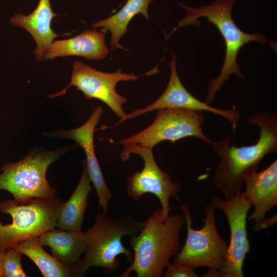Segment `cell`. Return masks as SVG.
<instances>
[{
	"mask_svg": "<svg viewBox=\"0 0 277 277\" xmlns=\"http://www.w3.org/2000/svg\"><path fill=\"white\" fill-rule=\"evenodd\" d=\"M247 123L260 128L255 144L238 147L231 146V136L229 135L210 144L220 158L213 181L226 200L241 192L244 176L257 170L266 155L277 152V117L274 113L264 111L253 114L248 117Z\"/></svg>",
	"mask_w": 277,
	"mask_h": 277,
	"instance_id": "obj_1",
	"label": "cell"
},
{
	"mask_svg": "<svg viewBox=\"0 0 277 277\" xmlns=\"http://www.w3.org/2000/svg\"><path fill=\"white\" fill-rule=\"evenodd\" d=\"M103 113V107H97L87 121L76 129L58 130L50 135L74 141L84 150L86 156L87 172L98 197V209L107 213L109 210L108 203L112 198V193L107 187L96 156L94 146V132Z\"/></svg>",
	"mask_w": 277,
	"mask_h": 277,
	"instance_id": "obj_13",
	"label": "cell"
},
{
	"mask_svg": "<svg viewBox=\"0 0 277 277\" xmlns=\"http://www.w3.org/2000/svg\"><path fill=\"white\" fill-rule=\"evenodd\" d=\"M56 16L52 11L50 0H39L36 7L29 14L25 15L17 12L9 19L11 24L24 28L32 36L36 44L33 53L37 61L44 60L45 51L54 38L71 34H58L54 32L51 23Z\"/></svg>",
	"mask_w": 277,
	"mask_h": 277,
	"instance_id": "obj_16",
	"label": "cell"
},
{
	"mask_svg": "<svg viewBox=\"0 0 277 277\" xmlns=\"http://www.w3.org/2000/svg\"><path fill=\"white\" fill-rule=\"evenodd\" d=\"M152 149L137 144L124 145L121 153L122 161H126L130 154H136L141 156L144 162L142 171L135 172L127 178L126 189L129 197L135 201L145 193L155 195L161 202L163 215L165 218L171 210L170 198L180 192L181 186L179 183L173 182L169 174L158 166Z\"/></svg>",
	"mask_w": 277,
	"mask_h": 277,
	"instance_id": "obj_10",
	"label": "cell"
},
{
	"mask_svg": "<svg viewBox=\"0 0 277 277\" xmlns=\"http://www.w3.org/2000/svg\"><path fill=\"white\" fill-rule=\"evenodd\" d=\"M63 203L55 196L0 202V212L12 218L10 224L0 223V250L15 248L24 240L54 228Z\"/></svg>",
	"mask_w": 277,
	"mask_h": 277,
	"instance_id": "obj_5",
	"label": "cell"
},
{
	"mask_svg": "<svg viewBox=\"0 0 277 277\" xmlns=\"http://www.w3.org/2000/svg\"><path fill=\"white\" fill-rule=\"evenodd\" d=\"M109 51L105 35L95 29H87L71 38L54 39L47 47L44 60L78 56L85 60L100 61L107 56Z\"/></svg>",
	"mask_w": 277,
	"mask_h": 277,
	"instance_id": "obj_15",
	"label": "cell"
},
{
	"mask_svg": "<svg viewBox=\"0 0 277 277\" xmlns=\"http://www.w3.org/2000/svg\"><path fill=\"white\" fill-rule=\"evenodd\" d=\"M27 256L39 269L44 277H72L71 266L62 264L46 252L39 245L37 236L28 238L15 248Z\"/></svg>",
	"mask_w": 277,
	"mask_h": 277,
	"instance_id": "obj_20",
	"label": "cell"
},
{
	"mask_svg": "<svg viewBox=\"0 0 277 277\" xmlns=\"http://www.w3.org/2000/svg\"><path fill=\"white\" fill-rule=\"evenodd\" d=\"M276 221V215H273L272 217L269 218L266 221L265 219L258 222H255V224L253 226L254 231L261 230L262 229H266L271 226Z\"/></svg>",
	"mask_w": 277,
	"mask_h": 277,
	"instance_id": "obj_23",
	"label": "cell"
},
{
	"mask_svg": "<svg viewBox=\"0 0 277 277\" xmlns=\"http://www.w3.org/2000/svg\"><path fill=\"white\" fill-rule=\"evenodd\" d=\"M247 200L254 207L249 220L258 222L277 205V160L263 170L252 171L243 179Z\"/></svg>",
	"mask_w": 277,
	"mask_h": 277,
	"instance_id": "obj_14",
	"label": "cell"
},
{
	"mask_svg": "<svg viewBox=\"0 0 277 277\" xmlns=\"http://www.w3.org/2000/svg\"><path fill=\"white\" fill-rule=\"evenodd\" d=\"M210 204L215 210L223 212L230 232L225 266L219 271V277H243L244 262L250 250L246 223L252 206L242 191L229 200L215 196Z\"/></svg>",
	"mask_w": 277,
	"mask_h": 277,
	"instance_id": "obj_11",
	"label": "cell"
},
{
	"mask_svg": "<svg viewBox=\"0 0 277 277\" xmlns=\"http://www.w3.org/2000/svg\"><path fill=\"white\" fill-rule=\"evenodd\" d=\"M144 221H137L131 215L113 219L103 211L98 213L93 226L84 232L86 243L85 255L71 266L72 277H83L91 267H100L107 274L118 269L120 262L116 256L124 254L129 262L133 259L131 250L122 243L124 235L138 233Z\"/></svg>",
	"mask_w": 277,
	"mask_h": 277,
	"instance_id": "obj_4",
	"label": "cell"
},
{
	"mask_svg": "<svg viewBox=\"0 0 277 277\" xmlns=\"http://www.w3.org/2000/svg\"><path fill=\"white\" fill-rule=\"evenodd\" d=\"M185 223L184 216L165 218L162 209L155 210L144 222L140 233L131 236L133 259L121 276L128 277L135 272L137 277H162L171 258L180 251V232Z\"/></svg>",
	"mask_w": 277,
	"mask_h": 277,
	"instance_id": "obj_2",
	"label": "cell"
},
{
	"mask_svg": "<svg viewBox=\"0 0 277 277\" xmlns=\"http://www.w3.org/2000/svg\"><path fill=\"white\" fill-rule=\"evenodd\" d=\"M176 56L173 53L169 63L170 76L166 88L162 94L153 103L146 107L134 109L120 119L114 125L108 126L114 128L127 120L132 119L146 113L164 108H185L199 111H206L219 115L227 120L233 129L238 125L241 113L235 106L232 109L224 110L211 107L192 95L184 86L178 75L176 67Z\"/></svg>",
	"mask_w": 277,
	"mask_h": 277,
	"instance_id": "obj_12",
	"label": "cell"
},
{
	"mask_svg": "<svg viewBox=\"0 0 277 277\" xmlns=\"http://www.w3.org/2000/svg\"><path fill=\"white\" fill-rule=\"evenodd\" d=\"M165 277H197L194 269L183 264L170 262L166 267Z\"/></svg>",
	"mask_w": 277,
	"mask_h": 277,
	"instance_id": "obj_22",
	"label": "cell"
},
{
	"mask_svg": "<svg viewBox=\"0 0 277 277\" xmlns=\"http://www.w3.org/2000/svg\"><path fill=\"white\" fill-rule=\"evenodd\" d=\"M83 170L80 180L69 200L61 206L56 226L60 229L81 231L84 214L88 204L87 197L93 189L91 186L86 160L83 161Z\"/></svg>",
	"mask_w": 277,
	"mask_h": 277,
	"instance_id": "obj_18",
	"label": "cell"
},
{
	"mask_svg": "<svg viewBox=\"0 0 277 277\" xmlns=\"http://www.w3.org/2000/svg\"><path fill=\"white\" fill-rule=\"evenodd\" d=\"M42 247L51 248L52 256L63 264L72 266L81 260L86 250L84 232L55 229L54 228L37 236Z\"/></svg>",
	"mask_w": 277,
	"mask_h": 277,
	"instance_id": "obj_17",
	"label": "cell"
},
{
	"mask_svg": "<svg viewBox=\"0 0 277 277\" xmlns=\"http://www.w3.org/2000/svg\"><path fill=\"white\" fill-rule=\"evenodd\" d=\"M3 252L0 250V277H2V259L3 255Z\"/></svg>",
	"mask_w": 277,
	"mask_h": 277,
	"instance_id": "obj_24",
	"label": "cell"
},
{
	"mask_svg": "<svg viewBox=\"0 0 277 277\" xmlns=\"http://www.w3.org/2000/svg\"><path fill=\"white\" fill-rule=\"evenodd\" d=\"M180 203L187 225V238L184 246L176 254L173 263L183 264L194 269L207 267L209 270L222 271L228 249L227 242L220 235L216 226L215 209L206 205L204 224L200 229L192 228L193 221L188 205Z\"/></svg>",
	"mask_w": 277,
	"mask_h": 277,
	"instance_id": "obj_6",
	"label": "cell"
},
{
	"mask_svg": "<svg viewBox=\"0 0 277 277\" xmlns=\"http://www.w3.org/2000/svg\"><path fill=\"white\" fill-rule=\"evenodd\" d=\"M67 151L65 148L33 151L18 162L3 164L0 189L9 192L16 200L55 196L57 192L50 185L46 172L49 165Z\"/></svg>",
	"mask_w": 277,
	"mask_h": 277,
	"instance_id": "obj_7",
	"label": "cell"
},
{
	"mask_svg": "<svg viewBox=\"0 0 277 277\" xmlns=\"http://www.w3.org/2000/svg\"><path fill=\"white\" fill-rule=\"evenodd\" d=\"M154 121L147 128L118 144H137L152 148L164 141L172 143L179 140L195 136L210 145L212 141L203 131L205 117L202 111L185 108H164L157 110Z\"/></svg>",
	"mask_w": 277,
	"mask_h": 277,
	"instance_id": "obj_8",
	"label": "cell"
},
{
	"mask_svg": "<svg viewBox=\"0 0 277 277\" xmlns=\"http://www.w3.org/2000/svg\"><path fill=\"white\" fill-rule=\"evenodd\" d=\"M72 66L71 81L68 85L61 91L49 95L48 97L54 98L63 95L70 86H74L82 91L87 98H96L104 102L120 119L126 115L123 105L127 103V99L116 92V86L118 82L136 81L142 75L159 72L156 67L140 75L123 72L120 69L114 72H104L79 61L75 62Z\"/></svg>",
	"mask_w": 277,
	"mask_h": 277,
	"instance_id": "obj_9",
	"label": "cell"
},
{
	"mask_svg": "<svg viewBox=\"0 0 277 277\" xmlns=\"http://www.w3.org/2000/svg\"><path fill=\"white\" fill-rule=\"evenodd\" d=\"M154 0H127L126 4L116 13L110 17L94 23L93 28H103L111 34L110 49H124L120 44V39L127 32L129 23L133 17L141 13L146 18H150L148 13L149 5Z\"/></svg>",
	"mask_w": 277,
	"mask_h": 277,
	"instance_id": "obj_19",
	"label": "cell"
},
{
	"mask_svg": "<svg viewBox=\"0 0 277 277\" xmlns=\"http://www.w3.org/2000/svg\"><path fill=\"white\" fill-rule=\"evenodd\" d=\"M23 254L15 248L3 252L2 277H26L21 264Z\"/></svg>",
	"mask_w": 277,
	"mask_h": 277,
	"instance_id": "obj_21",
	"label": "cell"
},
{
	"mask_svg": "<svg viewBox=\"0 0 277 277\" xmlns=\"http://www.w3.org/2000/svg\"><path fill=\"white\" fill-rule=\"evenodd\" d=\"M238 0H215L208 6L199 8L187 6L181 3L179 5L187 12L186 17L180 20L178 25L173 28L171 34L179 28L188 25L198 26V19L205 17L219 30L223 36L226 46L225 58L219 76L208 82L206 103L210 104L214 100L216 93L224 83L235 74L239 79H244L243 73L237 62V56L240 49L246 44L255 41L260 44H267V36L261 33L249 34L241 30L235 24L232 16V8Z\"/></svg>",
	"mask_w": 277,
	"mask_h": 277,
	"instance_id": "obj_3",
	"label": "cell"
}]
</instances>
